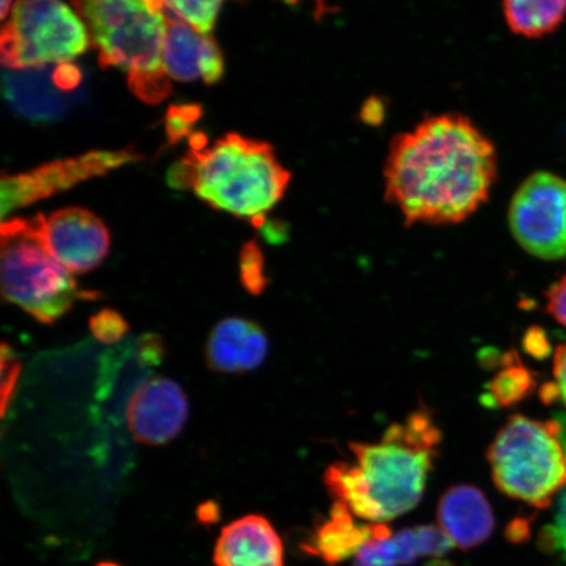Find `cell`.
Masks as SVG:
<instances>
[{
    "label": "cell",
    "instance_id": "obj_1",
    "mask_svg": "<svg viewBox=\"0 0 566 566\" xmlns=\"http://www.w3.org/2000/svg\"><path fill=\"white\" fill-rule=\"evenodd\" d=\"M497 179L491 139L462 115H438L402 133L385 167L388 202L410 224L464 221L490 198Z\"/></svg>",
    "mask_w": 566,
    "mask_h": 566
},
{
    "label": "cell",
    "instance_id": "obj_2",
    "mask_svg": "<svg viewBox=\"0 0 566 566\" xmlns=\"http://www.w3.org/2000/svg\"><path fill=\"white\" fill-rule=\"evenodd\" d=\"M442 441L428 409L395 422L377 443H350V462L332 463L324 483L360 520L385 523L420 504Z\"/></svg>",
    "mask_w": 566,
    "mask_h": 566
},
{
    "label": "cell",
    "instance_id": "obj_3",
    "mask_svg": "<svg viewBox=\"0 0 566 566\" xmlns=\"http://www.w3.org/2000/svg\"><path fill=\"white\" fill-rule=\"evenodd\" d=\"M290 177L266 142L231 133L207 146V138L195 134L192 148L169 169L167 181L193 190L212 209L261 224L285 196Z\"/></svg>",
    "mask_w": 566,
    "mask_h": 566
},
{
    "label": "cell",
    "instance_id": "obj_4",
    "mask_svg": "<svg viewBox=\"0 0 566 566\" xmlns=\"http://www.w3.org/2000/svg\"><path fill=\"white\" fill-rule=\"evenodd\" d=\"M86 24L103 69L117 67L127 86L147 104H159L171 92L163 66L167 13L147 0H71Z\"/></svg>",
    "mask_w": 566,
    "mask_h": 566
},
{
    "label": "cell",
    "instance_id": "obj_5",
    "mask_svg": "<svg viewBox=\"0 0 566 566\" xmlns=\"http://www.w3.org/2000/svg\"><path fill=\"white\" fill-rule=\"evenodd\" d=\"M2 294L39 323L53 324L80 300H94L48 250L40 214L2 223L0 247Z\"/></svg>",
    "mask_w": 566,
    "mask_h": 566
},
{
    "label": "cell",
    "instance_id": "obj_6",
    "mask_svg": "<svg viewBox=\"0 0 566 566\" xmlns=\"http://www.w3.org/2000/svg\"><path fill=\"white\" fill-rule=\"evenodd\" d=\"M486 459L499 491L535 509L549 507L566 488V450L556 419L509 417Z\"/></svg>",
    "mask_w": 566,
    "mask_h": 566
},
{
    "label": "cell",
    "instance_id": "obj_7",
    "mask_svg": "<svg viewBox=\"0 0 566 566\" xmlns=\"http://www.w3.org/2000/svg\"><path fill=\"white\" fill-rule=\"evenodd\" d=\"M90 33L77 12L62 0H18L0 34L4 67L69 65L87 52Z\"/></svg>",
    "mask_w": 566,
    "mask_h": 566
},
{
    "label": "cell",
    "instance_id": "obj_8",
    "mask_svg": "<svg viewBox=\"0 0 566 566\" xmlns=\"http://www.w3.org/2000/svg\"><path fill=\"white\" fill-rule=\"evenodd\" d=\"M509 228L516 243L533 256L566 258V180L547 171L523 181L509 207Z\"/></svg>",
    "mask_w": 566,
    "mask_h": 566
},
{
    "label": "cell",
    "instance_id": "obj_9",
    "mask_svg": "<svg viewBox=\"0 0 566 566\" xmlns=\"http://www.w3.org/2000/svg\"><path fill=\"white\" fill-rule=\"evenodd\" d=\"M142 159L132 148L127 150H97L80 157L61 159L33 168L31 171L2 177V216L28 205L63 192L83 181L95 179L119 167Z\"/></svg>",
    "mask_w": 566,
    "mask_h": 566
},
{
    "label": "cell",
    "instance_id": "obj_10",
    "mask_svg": "<svg viewBox=\"0 0 566 566\" xmlns=\"http://www.w3.org/2000/svg\"><path fill=\"white\" fill-rule=\"evenodd\" d=\"M40 218L48 250L71 274L94 271L108 254L109 231L91 211L66 208Z\"/></svg>",
    "mask_w": 566,
    "mask_h": 566
},
{
    "label": "cell",
    "instance_id": "obj_11",
    "mask_svg": "<svg viewBox=\"0 0 566 566\" xmlns=\"http://www.w3.org/2000/svg\"><path fill=\"white\" fill-rule=\"evenodd\" d=\"M189 405L186 392L172 379L155 377L133 394L126 421L134 440L161 446L175 440L187 423Z\"/></svg>",
    "mask_w": 566,
    "mask_h": 566
},
{
    "label": "cell",
    "instance_id": "obj_12",
    "mask_svg": "<svg viewBox=\"0 0 566 566\" xmlns=\"http://www.w3.org/2000/svg\"><path fill=\"white\" fill-rule=\"evenodd\" d=\"M163 66L171 80L182 83L202 80L207 84L221 81L223 56L211 34L195 30L186 21L167 15Z\"/></svg>",
    "mask_w": 566,
    "mask_h": 566
},
{
    "label": "cell",
    "instance_id": "obj_13",
    "mask_svg": "<svg viewBox=\"0 0 566 566\" xmlns=\"http://www.w3.org/2000/svg\"><path fill=\"white\" fill-rule=\"evenodd\" d=\"M217 566H283L277 530L263 515L250 514L223 527L214 548Z\"/></svg>",
    "mask_w": 566,
    "mask_h": 566
},
{
    "label": "cell",
    "instance_id": "obj_14",
    "mask_svg": "<svg viewBox=\"0 0 566 566\" xmlns=\"http://www.w3.org/2000/svg\"><path fill=\"white\" fill-rule=\"evenodd\" d=\"M269 343L265 331L250 318H223L210 332L205 357L211 370L223 374L252 371L263 365Z\"/></svg>",
    "mask_w": 566,
    "mask_h": 566
},
{
    "label": "cell",
    "instance_id": "obj_15",
    "mask_svg": "<svg viewBox=\"0 0 566 566\" xmlns=\"http://www.w3.org/2000/svg\"><path fill=\"white\" fill-rule=\"evenodd\" d=\"M438 522L452 546L471 549L490 539L494 514L479 488L460 484L446 491L438 504Z\"/></svg>",
    "mask_w": 566,
    "mask_h": 566
},
{
    "label": "cell",
    "instance_id": "obj_16",
    "mask_svg": "<svg viewBox=\"0 0 566 566\" xmlns=\"http://www.w3.org/2000/svg\"><path fill=\"white\" fill-rule=\"evenodd\" d=\"M391 535V530L385 523L358 525L348 509L335 502L328 518L315 528L313 536L304 544V549L334 565L352 556L356 557L366 543L386 539Z\"/></svg>",
    "mask_w": 566,
    "mask_h": 566
},
{
    "label": "cell",
    "instance_id": "obj_17",
    "mask_svg": "<svg viewBox=\"0 0 566 566\" xmlns=\"http://www.w3.org/2000/svg\"><path fill=\"white\" fill-rule=\"evenodd\" d=\"M509 28L526 39H542L566 18V0H502Z\"/></svg>",
    "mask_w": 566,
    "mask_h": 566
},
{
    "label": "cell",
    "instance_id": "obj_18",
    "mask_svg": "<svg viewBox=\"0 0 566 566\" xmlns=\"http://www.w3.org/2000/svg\"><path fill=\"white\" fill-rule=\"evenodd\" d=\"M501 365L485 395L492 407H512L533 395L536 374L522 364L518 353L511 350L502 354Z\"/></svg>",
    "mask_w": 566,
    "mask_h": 566
},
{
    "label": "cell",
    "instance_id": "obj_19",
    "mask_svg": "<svg viewBox=\"0 0 566 566\" xmlns=\"http://www.w3.org/2000/svg\"><path fill=\"white\" fill-rule=\"evenodd\" d=\"M224 0H166L167 10L195 30L210 34Z\"/></svg>",
    "mask_w": 566,
    "mask_h": 566
},
{
    "label": "cell",
    "instance_id": "obj_20",
    "mask_svg": "<svg viewBox=\"0 0 566 566\" xmlns=\"http://www.w3.org/2000/svg\"><path fill=\"white\" fill-rule=\"evenodd\" d=\"M555 419L562 424V440L566 450V413H558ZM541 546L546 551L555 552L566 564V488L558 499L554 523L542 531Z\"/></svg>",
    "mask_w": 566,
    "mask_h": 566
},
{
    "label": "cell",
    "instance_id": "obj_21",
    "mask_svg": "<svg viewBox=\"0 0 566 566\" xmlns=\"http://www.w3.org/2000/svg\"><path fill=\"white\" fill-rule=\"evenodd\" d=\"M240 281L248 293L259 295L268 286L264 256L256 243H247L240 252Z\"/></svg>",
    "mask_w": 566,
    "mask_h": 566
},
{
    "label": "cell",
    "instance_id": "obj_22",
    "mask_svg": "<svg viewBox=\"0 0 566 566\" xmlns=\"http://www.w3.org/2000/svg\"><path fill=\"white\" fill-rule=\"evenodd\" d=\"M354 566H401L400 552L394 535L366 543L354 557Z\"/></svg>",
    "mask_w": 566,
    "mask_h": 566
},
{
    "label": "cell",
    "instance_id": "obj_23",
    "mask_svg": "<svg viewBox=\"0 0 566 566\" xmlns=\"http://www.w3.org/2000/svg\"><path fill=\"white\" fill-rule=\"evenodd\" d=\"M90 328L98 342L104 344H116L122 342L129 332L125 318L116 311L104 308L91 317Z\"/></svg>",
    "mask_w": 566,
    "mask_h": 566
},
{
    "label": "cell",
    "instance_id": "obj_24",
    "mask_svg": "<svg viewBox=\"0 0 566 566\" xmlns=\"http://www.w3.org/2000/svg\"><path fill=\"white\" fill-rule=\"evenodd\" d=\"M413 530L420 557H440L448 554L450 548L454 547L441 527L424 525L417 526Z\"/></svg>",
    "mask_w": 566,
    "mask_h": 566
},
{
    "label": "cell",
    "instance_id": "obj_25",
    "mask_svg": "<svg viewBox=\"0 0 566 566\" xmlns=\"http://www.w3.org/2000/svg\"><path fill=\"white\" fill-rule=\"evenodd\" d=\"M200 116L198 106H174L169 109L167 118V133L171 142L188 136L190 126Z\"/></svg>",
    "mask_w": 566,
    "mask_h": 566
},
{
    "label": "cell",
    "instance_id": "obj_26",
    "mask_svg": "<svg viewBox=\"0 0 566 566\" xmlns=\"http://www.w3.org/2000/svg\"><path fill=\"white\" fill-rule=\"evenodd\" d=\"M21 366L9 345L2 346V413L6 415L10 399L20 377Z\"/></svg>",
    "mask_w": 566,
    "mask_h": 566
},
{
    "label": "cell",
    "instance_id": "obj_27",
    "mask_svg": "<svg viewBox=\"0 0 566 566\" xmlns=\"http://www.w3.org/2000/svg\"><path fill=\"white\" fill-rule=\"evenodd\" d=\"M548 314L566 327V274L546 293Z\"/></svg>",
    "mask_w": 566,
    "mask_h": 566
},
{
    "label": "cell",
    "instance_id": "obj_28",
    "mask_svg": "<svg viewBox=\"0 0 566 566\" xmlns=\"http://www.w3.org/2000/svg\"><path fill=\"white\" fill-rule=\"evenodd\" d=\"M138 356L140 365L157 366L165 357V345L158 336L146 335L139 339Z\"/></svg>",
    "mask_w": 566,
    "mask_h": 566
},
{
    "label": "cell",
    "instance_id": "obj_29",
    "mask_svg": "<svg viewBox=\"0 0 566 566\" xmlns=\"http://www.w3.org/2000/svg\"><path fill=\"white\" fill-rule=\"evenodd\" d=\"M523 348L534 358L547 357L551 352V344L546 332L537 327L528 329L525 338H523Z\"/></svg>",
    "mask_w": 566,
    "mask_h": 566
},
{
    "label": "cell",
    "instance_id": "obj_30",
    "mask_svg": "<svg viewBox=\"0 0 566 566\" xmlns=\"http://www.w3.org/2000/svg\"><path fill=\"white\" fill-rule=\"evenodd\" d=\"M554 378L558 399L566 406V344L558 346L554 356Z\"/></svg>",
    "mask_w": 566,
    "mask_h": 566
},
{
    "label": "cell",
    "instance_id": "obj_31",
    "mask_svg": "<svg viewBox=\"0 0 566 566\" xmlns=\"http://www.w3.org/2000/svg\"><path fill=\"white\" fill-rule=\"evenodd\" d=\"M219 506L216 502H205V504L198 506L197 518L203 525H212L219 520Z\"/></svg>",
    "mask_w": 566,
    "mask_h": 566
},
{
    "label": "cell",
    "instance_id": "obj_32",
    "mask_svg": "<svg viewBox=\"0 0 566 566\" xmlns=\"http://www.w3.org/2000/svg\"><path fill=\"white\" fill-rule=\"evenodd\" d=\"M12 0H2V6H0V18L6 21L7 15H9L11 9Z\"/></svg>",
    "mask_w": 566,
    "mask_h": 566
},
{
    "label": "cell",
    "instance_id": "obj_33",
    "mask_svg": "<svg viewBox=\"0 0 566 566\" xmlns=\"http://www.w3.org/2000/svg\"><path fill=\"white\" fill-rule=\"evenodd\" d=\"M427 566H454V565H452L449 562H444V560H434V562H431L430 564H428Z\"/></svg>",
    "mask_w": 566,
    "mask_h": 566
},
{
    "label": "cell",
    "instance_id": "obj_34",
    "mask_svg": "<svg viewBox=\"0 0 566 566\" xmlns=\"http://www.w3.org/2000/svg\"><path fill=\"white\" fill-rule=\"evenodd\" d=\"M96 566H123V565H119V564L113 563V562H102V563H98Z\"/></svg>",
    "mask_w": 566,
    "mask_h": 566
}]
</instances>
